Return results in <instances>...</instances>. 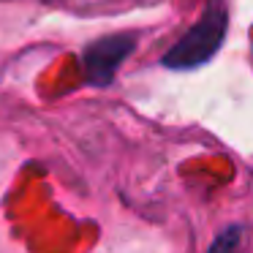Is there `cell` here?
<instances>
[{
  "label": "cell",
  "mask_w": 253,
  "mask_h": 253,
  "mask_svg": "<svg viewBox=\"0 0 253 253\" xmlns=\"http://www.w3.org/2000/svg\"><path fill=\"white\" fill-rule=\"evenodd\" d=\"M136 46V36L131 33H120V36H106V39L95 41L87 46L84 52V74H87V82L95 87H104L115 79L117 68L123 66L128 55Z\"/></svg>",
  "instance_id": "obj_2"
},
{
  "label": "cell",
  "mask_w": 253,
  "mask_h": 253,
  "mask_svg": "<svg viewBox=\"0 0 253 253\" xmlns=\"http://www.w3.org/2000/svg\"><path fill=\"white\" fill-rule=\"evenodd\" d=\"M210 253H245V229L242 226H231L218 240L210 245Z\"/></svg>",
  "instance_id": "obj_3"
},
{
  "label": "cell",
  "mask_w": 253,
  "mask_h": 253,
  "mask_svg": "<svg viewBox=\"0 0 253 253\" xmlns=\"http://www.w3.org/2000/svg\"><path fill=\"white\" fill-rule=\"evenodd\" d=\"M226 25H229V14H226L223 3H220V0H212V3L204 8L202 19L166 52L164 66L174 68V71H188V68L204 66L210 57H215V52L223 44Z\"/></svg>",
  "instance_id": "obj_1"
}]
</instances>
